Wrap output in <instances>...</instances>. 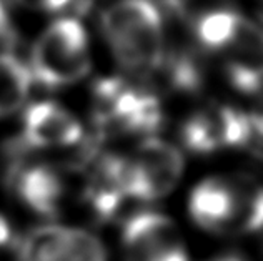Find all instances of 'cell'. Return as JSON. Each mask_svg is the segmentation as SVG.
<instances>
[{"instance_id":"obj_13","label":"cell","mask_w":263,"mask_h":261,"mask_svg":"<svg viewBox=\"0 0 263 261\" xmlns=\"http://www.w3.org/2000/svg\"><path fill=\"white\" fill-rule=\"evenodd\" d=\"M27 64L12 52H0V118L24 107L32 88Z\"/></svg>"},{"instance_id":"obj_7","label":"cell","mask_w":263,"mask_h":261,"mask_svg":"<svg viewBox=\"0 0 263 261\" xmlns=\"http://www.w3.org/2000/svg\"><path fill=\"white\" fill-rule=\"evenodd\" d=\"M125 261H189L175 223L157 211H142L123 225Z\"/></svg>"},{"instance_id":"obj_15","label":"cell","mask_w":263,"mask_h":261,"mask_svg":"<svg viewBox=\"0 0 263 261\" xmlns=\"http://www.w3.org/2000/svg\"><path fill=\"white\" fill-rule=\"evenodd\" d=\"M13 38V25L9 0H0V44L9 45Z\"/></svg>"},{"instance_id":"obj_8","label":"cell","mask_w":263,"mask_h":261,"mask_svg":"<svg viewBox=\"0 0 263 261\" xmlns=\"http://www.w3.org/2000/svg\"><path fill=\"white\" fill-rule=\"evenodd\" d=\"M20 261H107L100 239L85 230L44 225L20 239Z\"/></svg>"},{"instance_id":"obj_3","label":"cell","mask_w":263,"mask_h":261,"mask_svg":"<svg viewBox=\"0 0 263 261\" xmlns=\"http://www.w3.org/2000/svg\"><path fill=\"white\" fill-rule=\"evenodd\" d=\"M162 110L155 93L120 77H107L93 85V122L103 135H140L157 132Z\"/></svg>"},{"instance_id":"obj_9","label":"cell","mask_w":263,"mask_h":261,"mask_svg":"<svg viewBox=\"0 0 263 261\" xmlns=\"http://www.w3.org/2000/svg\"><path fill=\"white\" fill-rule=\"evenodd\" d=\"M84 136L80 122L55 102L32 104L24 113L18 152L77 145Z\"/></svg>"},{"instance_id":"obj_1","label":"cell","mask_w":263,"mask_h":261,"mask_svg":"<svg viewBox=\"0 0 263 261\" xmlns=\"http://www.w3.org/2000/svg\"><path fill=\"white\" fill-rule=\"evenodd\" d=\"M99 29L123 70L150 77L167 55V25L155 0H112L100 12Z\"/></svg>"},{"instance_id":"obj_10","label":"cell","mask_w":263,"mask_h":261,"mask_svg":"<svg viewBox=\"0 0 263 261\" xmlns=\"http://www.w3.org/2000/svg\"><path fill=\"white\" fill-rule=\"evenodd\" d=\"M90 168L85 176L84 200L97 219L107 222L120 210L128 198L127 158L103 153L88 158Z\"/></svg>"},{"instance_id":"obj_12","label":"cell","mask_w":263,"mask_h":261,"mask_svg":"<svg viewBox=\"0 0 263 261\" xmlns=\"http://www.w3.org/2000/svg\"><path fill=\"white\" fill-rule=\"evenodd\" d=\"M258 32L233 7L215 5L203 9L192 18V33L205 52L223 55L248 35Z\"/></svg>"},{"instance_id":"obj_16","label":"cell","mask_w":263,"mask_h":261,"mask_svg":"<svg viewBox=\"0 0 263 261\" xmlns=\"http://www.w3.org/2000/svg\"><path fill=\"white\" fill-rule=\"evenodd\" d=\"M10 242V226L4 216H0V248Z\"/></svg>"},{"instance_id":"obj_2","label":"cell","mask_w":263,"mask_h":261,"mask_svg":"<svg viewBox=\"0 0 263 261\" xmlns=\"http://www.w3.org/2000/svg\"><path fill=\"white\" fill-rule=\"evenodd\" d=\"M27 67L32 80L50 90L85 78L92 68V44L80 17L75 13L53 17L33 42Z\"/></svg>"},{"instance_id":"obj_5","label":"cell","mask_w":263,"mask_h":261,"mask_svg":"<svg viewBox=\"0 0 263 261\" xmlns=\"http://www.w3.org/2000/svg\"><path fill=\"white\" fill-rule=\"evenodd\" d=\"M182 143L192 153H213L233 147L260 156L261 118L225 105H209L183 122Z\"/></svg>"},{"instance_id":"obj_6","label":"cell","mask_w":263,"mask_h":261,"mask_svg":"<svg viewBox=\"0 0 263 261\" xmlns=\"http://www.w3.org/2000/svg\"><path fill=\"white\" fill-rule=\"evenodd\" d=\"M183 173L180 150L160 138H147L127 158L128 198L160 200L177 187Z\"/></svg>"},{"instance_id":"obj_11","label":"cell","mask_w":263,"mask_h":261,"mask_svg":"<svg viewBox=\"0 0 263 261\" xmlns=\"http://www.w3.org/2000/svg\"><path fill=\"white\" fill-rule=\"evenodd\" d=\"M10 183L20 202L33 213L47 218L60 213L67 187L57 168L47 163H18L10 170Z\"/></svg>"},{"instance_id":"obj_4","label":"cell","mask_w":263,"mask_h":261,"mask_svg":"<svg viewBox=\"0 0 263 261\" xmlns=\"http://www.w3.org/2000/svg\"><path fill=\"white\" fill-rule=\"evenodd\" d=\"M189 208L193 222L206 231H257L261 225V191H245L223 178H209L193 188Z\"/></svg>"},{"instance_id":"obj_14","label":"cell","mask_w":263,"mask_h":261,"mask_svg":"<svg viewBox=\"0 0 263 261\" xmlns=\"http://www.w3.org/2000/svg\"><path fill=\"white\" fill-rule=\"evenodd\" d=\"M9 4L20 10L53 18L70 13V9L77 7V0H9Z\"/></svg>"}]
</instances>
